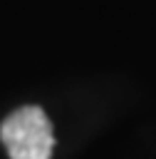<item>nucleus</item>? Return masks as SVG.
Returning <instances> with one entry per match:
<instances>
[{"label":"nucleus","instance_id":"obj_1","mask_svg":"<svg viewBox=\"0 0 156 159\" xmlns=\"http://www.w3.org/2000/svg\"><path fill=\"white\" fill-rule=\"evenodd\" d=\"M0 139L10 159H50L54 147L50 117L35 104L7 114L0 124Z\"/></svg>","mask_w":156,"mask_h":159}]
</instances>
